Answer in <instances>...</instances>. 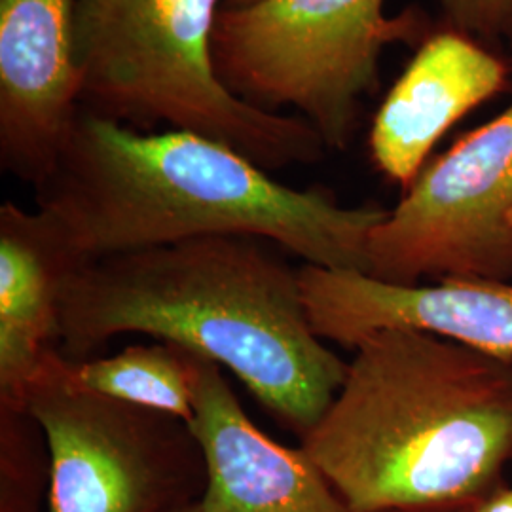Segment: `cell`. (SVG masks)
Instances as JSON below:
<instances>
[{
    "mask_svg": "<svg viewBox=\"0 0 512 512\" xmlns=\"http://www.w3.org/2000/svg\"><path fill=\"white\" fill-rule=\"evenodd\" d=\"M285 251L255 236H209L88 258L63 291L59 353L80 363L112 338L147 334L234 372L302 440L348 363L311 329Z\"/></svg>",
    "mask_w": 512,
    "mask_h": 512,
    "instance_id": "cell-1",
    "label": "cell"
},
{
    "mask_svg": "<svg viewBox=\"0 0 512 512\" xmlns=\"http://www.w3.org/2000/svg\"><path fill=\"white\" fill-rule=\"evenodd\" d=\"M35 202L86 258L255 236L304 264L361 274L370 232L387 217L378 205H340L325 188L279 183L200 133L137 131L84 109Z\"/></svg>",
    "mask_w": 512,
    "mask_h": 512,
    "instance_id": "cell-2",
    "label": "cell"
},
{
    "mask_svg": "<svg viewBox=\"0 0 512 512\" xmlns=\"http://www.w3.org/2000/svg\"><path fill=\"white\" fill-rule=\"evenodd\" d=\"M300 446L349 512H471L512 463V359L431 332L355 344Z\"/></svg>",
    "mask_w": 512,
    "mask_h": 512,
    "instance_id": "cell-3",
    "label": "cell"
},
{
    "mask_svg": "<svg viewBox=\"0 0 512 512\" xmlns=\"http://www.w3.org/2000/svg\"><path fill=\"white\" fill-rule=\"evenodd\" d=\"M222 4L76 0L82 109L137 131L200 133L268 173L319 162L327 147L304 118L256 109L220 82L213 31Z\"/></svg>",
    "mask_w": 512,
    "mask_h": 512,
    "instance_id": "cell-4",
    "label": "cell"
},
{
    "mask_svg": "<svg viewBox=\"0 0 512 512\" xmlns=\"http://www.w3.org/2000/svg\"><path fill=\"white\" fill-rule=\"evenodd\" d=\"M385 0H258L220 8L213 59L220 82L266 112L293 107L325 147L346 150L361 99L378 88L387 44L412 40L420 16L387 18Z\"/></svg>",
    "mask_w": 512,
    "mask_h": 512,
    "instance_id": "cell-5",
    "label": "cell"
},
{
    "mask_svg": "<svg viewBox=\"0 0 512 512\" xmlns=\"http://www.w3.org/2000/svg\"><path fill=\"white\" fill-rule=\"evenodd\" d=\"M52 351L25 406L50 450L48 512H169L202 499L207 469L186 421L71 384Z\"/></svg>",
    "mask_w": 512,
    "mask_h": 512,
    "instance_id": "cell-6",
    "label": "cell"
},
{
    "mask_svg": "<svg viewBox=\"0 0 512 512\" xmlns=\"http://www.w3.org/2000/svg\"><path fill=\"white\" fill-rule=\"evenodd\" d=\"M366 262L404 287L512 281V105L421 169L370 232Z\"/></svg>",
    "mask_w": 512,
    "mask_h": 512,
    "instance_id": "cell-7",
    "label": "cell"
},
{
    "mask_svg": "<svg viewBox=\"0 0 512 512\" xmlns=\"http://www.w3.org/2000/svg\"><path fill=\"white\" fill-rule=\"evenodd\" d=\"M76 0H0V169L46 179L82 110Z\"/></svg>",
    "mask_w": 512,
    "mask_h": 512,
    "instance_id": "cell-8",
    "label": "cell"
},
{
    "mask_svg": "<svg viewBox=\"0 0 512 512\" xmlns=\"http://www.w3.org/2000/svg\"><path fill=\"white\" fill-rule=\"evenodd\" d=\"M313 332L355 348L368 334L414 329L512 359V281L448 279L404 287L361 272L298 266Z\"/></svg>",
    "mask_w": 512,
    "mask_h": 512,
    "instance_id": "cell-9",
    "label": "cell"
},
{
    "mask_svg": "<svg viewBox=\"0 0 512 512\" xmlns=\"http://www.w3.org/2000/svg\"><path fill=\"white\" fill-rule=\"evenodd\" d=\"M205 512H349L315 461L270 439L247 416L217 363L190 353Z\"/></svg>",
    "mask_w": 512,
    "mask_h": 512,
    "instance_id": "cell-10",
    "label": "cell"
},
{
    "mask_svg": "<svg viewBox=\"0 0 512 512\" xmlns=\"http://www.w3.org/2000/svg\"><path fill=\"white\" fill-rule=\"evenodd\" d=\"M505 78L503 63L463 33L427 38L376 112L372 162L406 190L446 131L499 92Z\"/></svg>",
    "mask_w": 512,
    "mask_h": 512,
    "instance_id": "cell-11",
    "label": "cell"
},
{
    "mask_svg": "<svg viewBox=\"0 0 512 512\" xmlns=\"http://www.w3.org/2000/svg\"><path fill=\"white\" fill-rule=\"evenodd\" d=\"M88 258L42 211L0 207V403L25 406L29 387L61 342L65 285Z\"/></svg>",
    "mask_w": 512,
    "mask_h": 512,
    "instance_id": "cell-12",
    "label": "cell"
},
{
    "mask_svg": "<svg viewBox=\"0 0 512 512\" xmlns=\"http://www.w3.org/2000/svg\"><path fill=\"white\" fill-rule=\"evenodd\" d=\"M61 368L65 378L80 389L158 410L188 425L194 418V372L188 351L179 346L139 344L80 363L63 357Z\"/></svg>",
    "mask_w": 512,
    "mask_h": 512,
    "instance_id": "cell-13",
    "label": "cell"
},
{
    "mask_svg": "<svg viewBox=\"0 0 512 512\" xmlns=\"http://www.w3.org/2000/svg\"><path fill=\"white\" fill-rule=\"evenodd\" d=\"M50 450L27 406L0 403V512H37L48 495Z\"/></svg>",
    "mask_w": 512,
    "mask_h": 512,
    "instance_id": "cell-14",
    "label": "cell"
},
{
    "mask_svg": "<svg viewBox=\"0 0 512 512\" xmlns=\"http://www.w3.org/2000/svg\"><path fill=\"white\" fill-rule=\"evenodd\" d=\"M442 4L454 31L488 37L507 25L512 0H442Z\"/></svg>",
    "mask_w": 512,
    "mask_h": 512,
    "instance_id": "cell-15",
    "label": "cell"
},
{
    "mask_svg": "<svg viewBox=\"0 0 512 512\" xmlns=\"http://www.w3.org/2000/svg\"><path fill=\"white\" fill-rule=\"evenodd\" d=\"M471 512H512V486L501 488L495 492L488 501H484L480 507Z\"/></svg>",
    "mask_w": 512,
    "mask_h": 512,
    "instance_id": "cell-16",
    "label": "cell"
},
{
    "mask_svg": "<svg viewBox=\"0 0 512 512\" xmlns=\"http://www.w3.org/2000/svg\"><path fill=\"white\" fill-rule=\"evenodd\" d=\"M169 512H205L202 509V505H200V501H194V503H186L183 507H177V509H173V511Z\"/></svg>",
    "mask_w": 512,
    "mask_h": 512,
    "instance_id": "cell-17",
    "label": "cell"
},
{
    "mask_svg": "<svg viewBox=\"0 0 512 512\" xmlns=\"http://www.w3.org/2000/svg\"><path fill=\"white\" fill-rule=\"evenodd\" d=\"M258 0H224L222 6L226 8H243V6H249V4H255Z\"/></svg>",
    "mask_w": 512,
    "mask_h": 512,
    "instance_id": "cell-18",
    "label": "cell"
},
{
    "mask_svg": "<svg viewBox=\"0 0 512 512\" xmlns=\"http://www.w3.org/2000/svg\"><path fill=\"white\" fill-rule=\"evenodd\" d=\"M507 25L511 27V37H512V6H511V14H509V21H507Z\"/></svg>",
    "mask_w": 512,
    "mask_h": 512,
    "instance_id": "cell-19",
    "label": "cell"
}]
</instances>
